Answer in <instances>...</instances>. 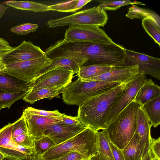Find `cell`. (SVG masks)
Here are the masks:
<instances>
[{
  "label": "cell",
  "instance_id": "obj_1",
  "mask_svg": "<svg viewBox=\"0 0 160 160\" xmlns=\"http://www.w3.org/2000/svg\"><path fill=\"white\" fill-rule=\"evenodd\" d=\"M56 47L59 56L72 58L81 67L93 64L125 66L126 48L115 42L67 43L60 41Z\"/></svg>",
  "mask_w": 160,
  "mask_h": 160
},
{
  "label": "cell",
  "instance_id": "obj_2",
  "mask_svg": "<svg viewBox=\"0 0 160 160\" xmlns=\"http://www.w3.org/2000/svg\"><path fill=\"white\" fill-rule=\"evenodd\" d=\"M127 82L95 96L79 106L77 116L82 124L97 131L106 129L108 114Z\"/></svg>",
  "mask_w": 160,
  "mask_h": 160
},
{
  "label": "cell",
  "instance_id": "obj_3",
  "mask_svg": "<svg viewBox=\"0 0 160 160\" xmlns=\"http://www.w3.org/2000/svg\"><path fill=\"white\" fill-rule=\"evenodd\" d=\"M89 127L72 138L55 145L42 155L46 160L57 158L68 152H78L92 158L98 153V132Z\"/></svg>",
  "mask_w": 160,
  "mask_h": 160
},
{
  "label": "cell",
  "instance_id": "obj_4",
  "mask_svg": "<svg viewBox=\"0 0 160 160\" xmlns=\"http://www.w3.org/2000/svg\"><path fill=\"white\" fill-rule=\"evenodd\" d=\"M140 106L139 104L133 101L105 129L110 140L122 150L128 144L136 132L138 111Z\"/></svg>",
  "mask_w": 160,
  "mask_h": 160
},
{
  "label": "cell",
  "instance_id": "obj_5",
  "mask_svg": "<svg viewBox=\"0 0 160 160\" xmlns=\"http://www.w3.org/2000/svg\"><path fill=\"white\" fill-rule=\"evenodd\" d=\"M122 83L100 81L85 82L78 78L65 88L62 92V99L67 104L79 106L92 97Z\"/></svg>",
  "mask_w": 160,
  "mask_h": 160
},
{
  "label": "cell",
  "instance_id": "obj_6",
  "mask_svg": "<svg viewBox=\"0 0 160 160\" xmlns=\"http://www.w3.org/2000/svg\"><path fill=\"white\" fill-rule=\"evenodd\" d=\"M106 11L98 7L83 10L72 14L56 19H51L47 24L49 28L65 26H88L103 27L107 22Z\"/></svg>",
  "mask_w": 160,
  "mask_h": 160
},
{
  "label": "cell",
  "instance_id": "obj_7",
  "mask_svg": "<svg viewBox=\"0 0 160 160\" xmlns=\"http://www.w3.org/2000/svg\"><path fill=\"white\" fill-rule=\"evenodd\" d=\"M65 42H88L95 43H113L114 42L102 29L98 27L74 25L66 30Z\"/></svg>",
  "mask_w": 160,
  "mask_h": 160
},
{
  "label": "cell",
  "instance_id": "obj_8",
  "mask_svg": "<svg viewBox=\"0 0 160 160\" xmlns=\"http://www.w3.org/2000/svg\"><path fill=\"white\" fill-rule=\"evenodd\" d=\"M50 62V58L46 56L36 59L9 63L6 64L4 72L25 82H30Z\"/></svg>",
  "mask_w": 160,
  "mask_h": 160
},
{
  "label": "cell",
  "instance_id": "obj_9",
  "mask_svg": "<svg viewBox=\"0 0 160 160\" xmlns=\"http://www.w3.org/2000/svg\"><path fill=\"white\" fill-rule=\"evenodd\" d=\"M147 79L143 72H139L127 83L120 96L108 114L106 122L107 127L124 108L134 101L138 91Z\"/></svg>",
  "mask_w": 160,
  "mask_h": 160
},
{
  "label": "cell",
  "instance_id": "obj_10",
  "mask_svg": "<svg viewBox=\"0 0 160 160\" xmlns=\"http://www.w3.org/2000/svg\"><path fill=\"white\" fill-rule=\"evenodd\" d=\"M125 66L137 65L139 72L160 80V59L145 54L125 49Z\"/></svg>",
  "mask_w": 160,
  "mask_h": 160
},
{
  "label": "cell",
  "instance_id": "obj_11",
  "mask_svg": "<svg viewBox=\"0 0 160 160\" xmlns=\"http://www.w3.org/2000/svg\"><path fill=\"white\" fill-rule=\"evenodd\" d=\"M74 74L73 71L65 69H55L49 71L36 77L31 82L30 90L66 87L72 82Z\"/></svg>",
  "mask_w": 160,
  "mask_h": 160
},
{
  "label": "cell",
  "instance_id": "obj_12",
  "mask_svg": "<svg viewBox=\"0 0 160 160\" xmlns=\"http://www.w3.org/2000/svg\"><path fill=\"white\" fill-rule=\"evenodd\" d=\"M13 124L9 123L0 129V151L5 156L25 160L34 150L24 148L14 142L12 136Z\"/></svg>",
  "mask_w": 160,
  "mask_h": 160
},
{
  "label": "cell",
  "instance_id": "obj_13",
  "mask_svg": "<svg viewBox=\"0 0 160 160\" xmlns=\"http://www.w3.org/2000/svg\"><path fill=\"white\" fill-rule=\"evenodd\" d=\"M45 56V52L39 47L30 41L25 40L4 55L1 59L7 64L36 59Z\"/></svg>",
  "mask_w": 160,
  "mask_h": 160
},
{
  "label": "cell",
  "instance_id": "obj_14",
  "mask_svg": "<svg viewBox=\"0 0 160 160\" xmlns=\"http://www.w3.org/2000/svg\"><path fill=\"white\" fill-rule=\"evenodd\" d=\"M23 115L29 135L34 140L44 136V132L49 124L62 120L61 117H47L32 113L25 109Z\"/></svg>",
  "mask_w": 160,
  "mask_h": 160
},
{
  "label": "cell",
  "instance_id": "obj_15",
  "mask_svg": "<svg viewBox=\"0 0 160 160\" xmlns=\"http://www.w3.org/2000/svg\"><path fill=\"white\" fill-rule=\"evenodd\" d=\"M139 72L137 65L118 67L101 75L83 80L82 81H100L117 82L124 83L128 82Z\"/></svg>",
  "mask_w": 160,
  "mask_h": 160
},
{
  "label": "cell",
  "instance_id": "obj_16",
  "mask_svg": "<svg viewBox=\"0 0 160 160\" xmlns=\"http://www.w3.org/2000/svg\"><path fill=\"white\" fill-rule=\"evenodd\" d=\"M86 127L84 125L70 126L52 123L45 129L44 136L50 138L53 141L54 145H56L72 138Z\"/></svg>",
  "mask_w": 160,
  "mask_h": 160
},
{
  "label": "cell",
  "instance_id": "obj_17",
  "mask_svg": "<svg viewBox=\"0 0 160 160\" xmlns=\"http://www.w3.org/2000/svg\"><path fill=\"white\" fill-rule=\"evenodd\" d=\"M152 127L150 122L142 107L138 108L136 132L140 143L144 148V155L148 152L149 141L151 137V128Z\"/></svg>",
  "mask_w": 160,
  "mask_h": 160
},
{
  "label": "cell",
  "instance_id": "obj_18",
  "mask_svg": "<svg viewBox=\"0 0 160 160\" xmlns=\"http://www.w3.org/2000/svg\"><path fill=\"white\" fill-rule=\"evenodd\" d=\"M50 58V62L41 69L38 75L55 69L67 70L77 74L81 67L75 60L68 57H56Z\"/></svg>",
  "mask_w": 160,
  "mask_h": 160
},
{
  "label": "cell",
  "instance_id": "obj_19",
  "mask_svg": "<svg viewBox=\"0 0 160 160\" xmlns=\"http://www.w3.org/2000/svg\"><path fill=\"white\" fill-rule=\"evenodd\" d=\"M31 82H27L8 74H0V90L9 92H29Z\"/></svg>",
  "mask_w": 160,
  "mask_h": 160
},
{
  "label": "cell",
  "instance_id": "obj_20",
  "mask_svg": "<svg viewBox=\"0 0 160 160\" xmlns=\"http://www.w3.org/2000/svg\"><path fill=\"white\" fill-rule=\"evenodd\" d=\"M160 95V87L151 79H147L138 91L134 101L142 106L151 100Z\"/></svg>",
  "mask_w": 160,
  "mask_h": 160
},
{
  "label": "cell",
  "instance_id": "obj_21",
  "mask_svg": "<svg viewBox=\"0 0 160 160\" xmlns=\"http://www.w3.org/2000/svg\"><path fill=\"white\" fill-rule=\"evenodd\" d=\"M65 87L48 88L30 90L23 99L26 102L33 104L45 98H52L62 93Z\"/></svg>",
  "mask_w": 160,
  "mask_h": 160
},
{
  "label": "cell",
  "instance_id": "obj_22",
  "mask_svg": "<svg viewBox=\"0 0 160 160\" xmlns=\"http://www.w3.org/2000/svg\"><path fill=\"white\" fill-rule=\"evenodd\" d=\"M122 151L125 160H141L143 156L144 148L136 132Z\"/></svg>",
  "mask_w": 160,
  "mask_h": 160
},
{
  "label": "cell",
  "instance_id": "obj_23",
  "mask_svg": "<svg viewBox=\"0 0 160 160\" xmlns=\"http://www.w3.org/2000/svg\"><path fill=\"white\" fill-rule=\"evenodd\" d=\"M152 126L156 128L160 124V95L142 106Z\"/></svg>",
  "mask_w": 160,
  "mask_h": 160
},
{
  "label": "cell",
  "instance_id": "obj_24",
  "mask_svg": "<svg viewBox=\"0 0 160 160\" xmlns=\"http://www.w3.org/2000/svg\"><path fill=\"white\" fill-rule=\"evenodd\" d=\"M118 67H119L101 64L82 66L79 68L77 75L82 80L101 75Z\"/></svg>",
  "mask_w": 160,
  "mask_h": 160
},
{
  "label": "cell",
  "instance_id": "obj_25",
  "mask_svg": "<svg viewBox=\"0 0 160 160\" xmlns=\"http://www.w3.org/2000/svg\"><path fill=\"white\" fill-rule=\"evenodd\" d=\"M110 140L105 129L98 132V155L100 160H115L109 144Z\"/></svg>",
  "mask_w": 160,
  "mask_h": 160
},
{
  "label": "cell",
  "instance_id": "obj_26",
  "mask_svg": "<svg viewBox=\"0 0 160 160\" xmlns=\"http://www.w3.org/2000/svg\"><path fill=\"white\" fill-rule=\"evenodd\" d=\"M5 4L9 6L22 10L31 11L35 12L50 11L49 5L29 1L9 0L6 1Z\"/></svg>",
  "mask_w": 160,
  "mask_h": 160
},
{
  "label": "cell",
  "instance_id": "obj_27",
  "mask_svg": "<svg viewBox=\"0 0 160 160\" xmlns=\"http://www.w3.org/2000/svg\"><path fill=\"white\" fill-rule=\"evenodd\" d=\"M129 8L128 13L126 16L131 19H143L146 18H150L159 25H160L159 16L153 11L141 8L135 4H132Z\"/></svg>",
  "mask_w": 160,
  "mask_h": 160
},
{
  "label": "cell",
  "instance_id": "obj_28",
  "mask_svg": "<svg viewBox=\"0 0 160 160\" xmlns=\"http://www.w3.org/2000/svg\"><path fill=\"white\" fill-rule=\"evenodd\" d=\"M92 0H73L49 5L50 11L63 12H74L82 8Z\"/></svg>",
  "mask_w": 160,
  "mask_h": 160
},
{
  "label": "cell",
  "instance_id": "obj_29",
  "mask_svg": "<svg viewBox=\"0 0 160 160\" xmlns=\"http://www.w3.org/2000/svg\"><path fill=\"white\" fill-rule=\"evenodd\" d=\"M28 92H9L0 90V108L9 109L16 102L23 99Z\"/></svg>",
  "mask_w": 160,
  "mask_h": 160
},
{
  "label": "cell",
  "instance_id": "obj_30",
  "mask_svg": "<svg viewBox=\"0 0 160 160\" xmlns=\"http://www.w3.org/2000/svg\"><path fill=\"white\" fill-rule=\"evenodd\" d=\"M142 26L147 33L160 47V26L152 19L146 18L142 20Z\"/></svg>",
  "mask_w": 160,
  "mask_h": 160
},
{
  "label": "cell",
  "instance_id": "obj_31",
  "mask_svg": "<svg viewBox=\"0 0 160 160\" xmlns=\"http://www.w3.org/2000/svg\"><path fill=\"white\" fill-rule=\"evenodd\" d=\"M100 4L98 7L104 10H116L121 7L129 4H139L145 5L142 2L135 1H131L129 0H102L97 1Z\"/></svg>",
  "mask_w": 160,
  "mask_h": 160
},
{
  "label": "cell",
  "instance_id": "obj_32",
  "mask_svg": "<svg viewBox=\"0 0 160 160\" xmlns=\"http://www.w3.org/2000/svg\"><path fill=\"white\" fill-rule=\"evenodd\" d=\"M34 152L42 155L54 145L53 141L49 138L44 136L34 140Z\"/></svg>",
  "mask_w": 160,
  "mask_h": 160
},
{
  "label": "cell",
  "instance_id": "obj_33",
  "mask_svg": "<svg viewBox=\"0 0 160 160\" xmlns=\"http://www.w3.org/2000/svg\"><path fill=\"white\" fill-rule=\"evenodd\" d=\"M38 26V24L31 23H25L12 27L10 31L17 35H25L35 31Z\"/></svg>",
  "mask_w": 160,
  "mask_h": 160
},
{
  "label": "cell",
  "instance_id": "obj_34",
  "mask_svg": "<svg viewBox=\"0 0 160 160\" xmlns=\"http://www.w3.org/2000/svg\"><path fill=\"white\" fill-rule=\"evenodd\" d=\"M13 123L12 133V136L13 139L21 135L24 134H28L25 121L22 115Z\"/></svg>",
  "mask_w": 160,
  "mask_h": 160
},
{
  "label": "cell",
  "instance_id": "obj_35",
  "mask_svg": "<svg viewBox=\"0 0 160 160\" xmlns=\"http://www.w3.org/2000/svg\"><path fill=\"white\" fill-rule=\"evenodd\" d=\"M149 154L151 160H160V138L149 139Z\"/></svg>",
  "mask_w": 160,
  "mask_h": 160
},
{
  "label": "cell",
  "instance_id": "obj_36",
  "mask_svg": "<svg viewBox=\"0 0 160 160\" xmlns=\"http://www.w3.org/2000/svg\"><path fill=\"white\" fill-rule=\"evenodd\" d=\"M13 140L18 145L26 148L33 149L34 151V139L28 134L18 136Z\"/></svg>",
  "mask_w": 160,
  "mask_h": 160
},
{
  "label": "cell",
  "instance_id": "obj_37",
  "mask_svg": "<svg viewBox=\"0 0 160 160\" xmlns=\"http://www.w3.org/2000/svg\"><path fill=\"white\" fill-rule=\"evenodd\" d=\"M92 159L78 152L72 151L50 160H88Z\"/></svg>",
  "mask_w": 160,
  "mask_h": 160
},
{
  "label": "cell",
  "instance_id": "obj_38",
  "mask_svg": "<svg viewBox=\"0 0 160 160\" xmlns=\"http://www.w3.org/2000/svg\"><path fill=\"white\" fill-rule=\"evenodd\" d=\"M26 109L32 113L44 117H60L62 116V113L57 110L46 111L38 109L31 107H28Z\"/></svg>",
  "mask_w": 160,
  "mask_h": 160
},
{
  "label": "cell",
  "instance_id": "obj_39",
  "mask_svg": "<svg viewBox=\"0 0 160 160\" xmlns=\"http://www.w3.org/2000/svg\"><path fill=\"white\" fill-rule=\"evenodd\" d=\"M61 118L62 120L56 123L70 126L83 125L77 116L73 117L62 113Z\"/></svg>",
  "mask_w": 160,
  "mask_h": 160
},
{
  "label": "cell",
  "instance_id": "obj_40",
  "mask_svg": "<svg viewBox=\"0 0 160 160\" xmlns=\"http://www.w3.org/2000/svg\"><path fill=\"white\" fill-rule=\"evenodd\" d=\"M109 144L115 160H125L122 150L119 148L110 140Z\"/></svg>",
  "mask_w": 160,
  "mask_h": 160
},
{
  "label": "cell",
  "instance_id": "obj_41",
  "mask_svg": "<svg viewBox=\"0 0 160 160\" xmlns=\"http://www.w3.org/2000/svg\"><path fill=\"white\" fill-rule=\"evenodd\" d=\"M0 48L12 50L14 48L12 47L8 42L2 38H0Z\"/></svg>",
  "mask_w": 160,
  "mask_h": 160
},
{
  "label": "cell",
  "instance_id": "obj_42",
  "mask_svg": "<svg viewBox=\"0 0 160 160\" xmlns=\"http://www.w3.org/2000/svg\"><path fill=\"white\" fill-rule=\"evenodd\" d=\"M23 160H46L42 155H39L35 152L28 156L26 159Z\"/></svg>",
  "mask_w": 160,
  "mask_h": 160
},
{
  "label": "cell",
  "instance_id": "obj_43",
  "mask_svg": "<svg viewBox=\"0 0 160 160\" xmlns=\"http://www.w3.org/2000/svg\"><path fill=\"white\" fill-rule=\"evenodd\" d=\"M9 7L8 6L0 3V18L3 16Z\"/></svg>",
  "mask_w": 160,
  "mask_h": 160
},
{
  "label": "cell",
  "instance_id": "obj_44",
  "mask_svg": "<svg viewBox=\"0 0 160 160\" xmlns=\"http://www.w3.org/2000/svg\"><path fill=\"white\" fill-rule=\"evenodd\" d=\"M6 67V64L2 62L1 58H0V74H4V70Z\"/></svg>",
  "mask_w": 160,
  "mask_h": 160
},
{
  "label": "cell",
  "instance_id": "obj_45",
  "mask_svg": "<svg viewBox=\"0 0 160 160\" xmlns=\"http://www.w3.org/2000/svg\"><path fill=\"white\" fill-rule=\"evenodd\" d=\"M141 160H151L149 152L147 153L143 157H142Z\"/></svg>",
  "mask_w": 160,
  "mask_h": 160
},
{
  "label": "cell",
  "instance_id": "obj_46",
  "mask_svg": "<svg viewBox=\"0 0 160 160\" xmlns=\"http://www.w3.org/2000/svg\"><path fill=\"white\" fill-rule=\"evenodd\" d=\"M2 160H23L5 156Z\"/></svg>",
  "mask_w": 160,
  "mask_h": 160
},
{
  "label": "cell",
  "instance_id": "obj_47",
  "mask_svg": "<svg viewBox=\"0 0 160 160\" xmlns=\"http://www.w3.org/2000/svg\"><path fill=\"white\" fill-rule=\"evenodd\" d=\"M5 156L0 151V160H2Z\"/></svg>",
  "mask_w": 160,
  "mask_h": 160
},
{
  "label": "cell",
  "instance_id": "obj_48",
  "mask_svg": "<svg viewBox=\"0 0 160 160\" xmlns=\"http://www.w3.org/2000/svg\"><path fill=\"white\" fill-rule=\"evenodd\" d=\"M1 109L0 108V112H1Z\"/></svg>",
  "mask_w": 160,
  "mask_h": 160
},
{
  "label": "cell",
  "instance_id": "obj_49",
  "mask_svg": "<svg viewBox=\"0 0 160 160\" xmlns=\"http://www.w3.org/2000/svg\"><path fill=\"white\" fill-rule=\"evenodd\" d=\"M92 159H91L88 160H92Z\"/></svg>",
  "mask_w": 160,
  "mask_h": 160
},
{
  "label": "cell",
  "instance_id": "obj_50",
  "mask_svg": "<svg viewBox=\"0 0 160 160\" xmlns=\"http://www.w3.org/2000/svg\"></svg>",
  "mask_w": 160,
  "mask_h": 160
},
{
  "label": "cell",
  "instance_id": "obj_51",
  "mask_svg": "<svg viewBox=\"0 0 160 160\" xmlns=\"http://www.w3.org/2000/svg\"></svg>",
  "mask_w": 160,
  "mask_h": 160
},
{
  "label": "cell",
  "instance_id": "obj_52",
  "mask_svg": "<svg viewBox=\"0 0 160 160\" xmlns=\"http://www.w3.org/2000/svg\"></svg>",
  "mask_w": 160,
  "mask_h": 160
}]
</instances>
